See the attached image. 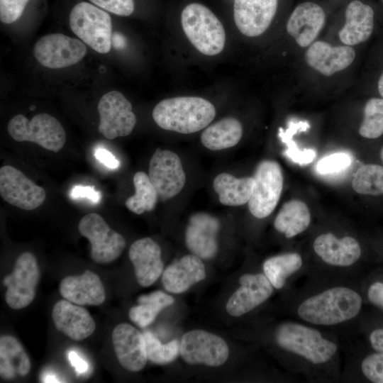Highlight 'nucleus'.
<instances>
[{
	"instance_id": "obj_1",
	"label": "nucleus",
	"mask_w": 383,
	"mask_h": 383,
	"mask_svg": "<svg viewBox=\"0 0 383 383\" xmlns=\"http://www.w3.org/2000/svg\"><path fill=\"white\" fill-rule=\"evenodd\" d=\"M216 109L208 100L198 96H177L160 101L152 116L161 128L189 134L206 128L214 118Z\"/></svg>"
},
{
	"instance_id": "obj_2",
	"label": "nucleus",
	"mask_w": 383,
	"mask_h": 383,
	"mask_svg": "<svg viewBox=\"0 0 383 383\" xmlns=\"http://www.w3.org/2000/svg\"><path fill=\"white\" fill-rule=\"evenodd\" d=\"M362 304V298L355 291L337 287L306 299L299 305L297 313L309 323L331 326L355 318Z\"/></svg>"
},
{
	"instance_id": "obj_3",
	"label": "nucleus",
	"mask_w": 383,
	"mask_h": 383,
	"mask_svg": "<svg viewBox=\"0 0 383 383\" xmlns=\"http://www.w3.org/2000/svg\"><path fill=\"white\" fill-rule=\"evenodd\" d=\"M184 32L191 43L201 53L216 55L223 49L226 33L216 15L205 6L192 3L181 14Z\"/></svg>"
},
{
	"instance_id": "obj_4",
	"label": "nucleus",
	"mask_w": 383,
	"mask_h": 383,
	"mask_svg": "<svg viewBox=\"0 0 383 383\" xmlns=\"http://www.w3.org/2000/svg\"><path fill=\"white\" fill-rule=\"evenodd\" d=\"M275 338L282 348L313 364L329 361L338 349L334 343L323 338L318 331L295 323L280 325Z\"/></svg>"
},
{
	"instance_id": "obj_5",
	"label": "nucleus",
	"mask_w": 383,
	"mask_h": 383,
	"mask_svg": "<svg viewBox=\"0 0 383 383\" xmlns=\"http://www.w3.org/2000/svg\"><path fill=\"white\" fill-rule=\"evenodd\" d=\"M7 131L16 141L34 143L55 152H59L66 142V133L60 121L45 113H38L31 120L17 114L9 121Z\"/></svg>"
},
{
	"instance_id": "obj_6",
	"label": "nucleus",
	"mask_w": 383,
	"mask_h": 383,
	"mask_svg": "<svg viewBox=\"0 0 383 383\" xmlns=\"http://www.w3.org/2000/svg\"><path fill=\"white\" fill-rule=\"evenodd\" d=\"M73 33L97 52L110 51L112 38L111 16L104 10L88 2L76 4L70 13Z\"/></svg>"
},
{
	"instance_id": "obj_7",
	"label": "nucleus",
	"mask_w": 383,
	"mask_h": 383,
	"mask_svg": "<svg viewBox=\"0 0 383 383\" xmlns=\"http://www.w3.org/2000/svg\"><path fill=\"white\" fill-rule=\"evenodd\" d=\"M253 177L249 211L253 216L264 218L273 212L279 201L284 182L282 167L274 160H262L257 165Z\"/></svg>"
},
{
	"instance_id": "obj_8",
	"label": "nucleus",
	"mask_w": 383,
	"mask_h": 383,
	"mask_svg": "<svg viewBox=\"0 0 383 383\" xmlns=\"http://www.w3.org/2000/svg\"><path fill=\"white\" fill-rule=\"evenodd\" d=\"M78 230L89 241L90 255L96 263L113 262L120 257L126 247L123 236L111 229L98 213H90L83 216L79 223Z\"/></svg>"
},
{
	"instance_id": "obj_9",
	"label": "nucleus",
	"mask_w": 383,
	"mask_h": 383,
	"mask_svg": "<svg viewBox=\"0 0 383 383\" xmlns=\"http://www.w3.org/2000/svg\"><path fill=\"white\" fill-rule=\"evenodd\" d=\"M40 278V270L35 257L29 252L21 254L14 264L12 272L3 279L7 289L5 300L13 309L28 306L34 299Z\"/></svg>"
},
{
	"instance_id": "obj_10",
	"label": "nucleus",
	"mask_w": 383,
	"mask_h": 383,
	"mask_svg": "<svg viewBox=\"0 0 383 383\" xmlns=\"http://www.w3.org/2000/svg\"><path fill=\"white\" fill-rule=\"evenodd\" d=\"M87 53L83 41L62 33H50L39 38L33 48L36 60L43 67L60 69L81 61Z\"/></svg>"
},
{
	"instance_id": "obj_11",
	"label": "nucleus",
	"mask_w": 383,
	"mask_h": 383,
	"mask_svg": "<svg viewBox=\"0 0 383 383\" xmlns=\"http://www.w3.org/2000/svg\"><path fill=\"white\" fill-rule=\"evenodd\" d=\"M99 132L113 140L128 135L136 123V116L131 102L118 91L104 94L99 101Z\"/></svg>"
},
{
	"instance_id": "obj_12",
	"label": "nucleus",
	"mask_w": 383,
	"mask_h": 383,
	"mask_svg": "<svg viewBox=\"0 0 383 383\" xmlns=\"http://www.w3.org/2000/svg\"><path fill=\"white\" fill-rule=\"evenodd\" d=\"M179 353L188 364L218 367L226 362L229 348L221 337L203 330H193L182 336Z\"/></svg>"
},
{
	"instance_id": "obj_13",
	"label": "nucleus",
	"mask_w": 383,
	"mask_h": 383,
	"mask_svg": "<svg viewBox=\"0 0 383 383\" xmlns=\"http://www.w3.org/2000/svg\"><path fill=\"white\" fill-rule=\"evenodd\" d=\"M149 178L161 200L178 194L186 182V175L179 157L171 150L157 148L150 158Z\"/></svg>"
},
{
	"instance_id": "obj_14",
	"label": "nucleus",
	"mask_w": 383,
	"mask_h": 383,
	"mask_svg": "<svg viewBox=\"0 0 383 383\" xmlns=\"http://www.w3.org/2000/svg\"><path fill=\"white\" fill-rule=\"evenodd\" d=\"M0 194L8 204L27 211L37 209L46 198L43 187L11 165L0 169Z\"/></svg>"
},
{
	"instance_id": "obj_15",
	"label": "nucleus",
	"mask_w": 383,
	"mask_h": 383,
	"mask_svg": "<svg viewBox=\"0 0 383 383\" xmlns=\"http://www.w3.org/2000/svg\"><path fill=\"white\" fill-rule=\"evenodd\" d=\"M240 287L227 301L226 309L233 316L247 313L265 302L272 294L273 286L265 274H245Z\"/></svg>"
},
{
	"instance_id": "obj_16",
	"label": "nucleus",
	"mask_w": 383,
	"mask_h": 383,
	"mask_svg": "<svg viewBox=\"0 0 383 383\" xmlns=\"http://www.w3.org/2000/svg\"><path fill=\"white\" fill-rule=\"evenodd\" d=\"M277 6L278 0H235V23L244 35L259 36L270 26Z\"/></svg>"
},
{
	"instance_id": "obj_17",
	"label": "nucleus",
	"mask_w": 383,
	"mask_h": 383,
	"mask_svg": "<svg viewBox=\"0 0 383 383\" xmlns=\"http://www.w3.org/2000/svg\"><path fill=\"white\" fill-rule=\"evenodd\" d=\"M111 340L120 365L130 372L143 370L147 362L143 334L128 323L117 325L112 331Z\"/></svg>"
},
{
	"instance_id": "obj_18",
	"label": "nucleus",
	"mask_w": 383,
	"mask_h": 383,
	"mask_svg": "<svg viewBox=\"0 0 383 383\" xmlns=\"http://www.w3.org/2000/svg\"><path fill=\"white\" fill-rule=\"evenodd\" d=\"M355 56L352 46L332 45L323 40H315L307 48L304 55L308 66L326 77L350 67Z\"/></svg>"
},
{
	"instance_id": "obj_19",
	"label": "nucleus",
	"mask_w": 383,
	"mask_h": 383,
	"mask_svg": "<svg viewBox=\"0 0 383 383\" xmlns=\"http://www.w3.org/2000/svg\"><path fill=\"white\" fill-rule=\"evenodd\" d=\"M220 229L219 221L206 213L192 215L185 231V243L189 250L201 259L213 257L218 251L216 236Z\"/></svg>"
},
{
	"instance_id": "obj_20",
	"label": "nucleus",
	"mask_w": 383,
	"mask_h": 383,
	"mask_svg": "<svg viewBox=\"0 0 383 383\" xmlns=\"http://www.w3.org/2000/svg\"><path fill=\"white\" fill-rule=\"evenodd\" d=\"M325 22L326 13L321 6L313 2H304L291 13L286 29L299 47L308 48L316 40Z\"/></svg>"
},
{
	"instance_id": "obj_21",
	"label": "nucleus",
	"mask_w": 383,
	"mask_h": 383,
	"mask_svg": "<svg viewBox=\"0 0 383 383\" xmlns=\"http://www.w3.org/2000/svg\"><path fill=\"white\" fill-rule=\"evenodd\" d=\"M52 318L57 330L75 341L88 338L96 328L93 318L86 309L66 299L55 304Z\"/></svg>"
},
{
	"instance_id": "obj_22",
	"label": "nucleus",
	"mask_w": 383,
	"mask_h": 383,
	"mask_svg": "<svg viewBox=\"0 0 383 383\" xmlns=\"http://www.w3.org/2000/svg\"><path fill=\"white\" fill-rule=\"evenodd\" d=\"M160 245L150 238L134 241L128 252L138 284L144 287L152 285L162 274L163 262Z\"/></svg>"
},
{
	"instance_id": "obj_23",
	"label": "nucleus",
	"mask_w": 383,
	"mask_h": 383,
	"mask_svg": "<svg viewBox=\"0 0 383 383\" xmlns=\"http://www.w3.org/2000/svg\"><path fill=\"white\" fill-rule=\"evenodd\" d=\"M59 291L65 299L80 306H99L106 299L105 288L100 277L88 270L80 275L64 277Z\"/></svg>"
},
{
	"instance_id": "obj_24",
	"label": "nucleus",
	"mask_w": 383,
	"mask_h": 383,
	"mask_svg": "<svg viewBox=\"0 0 383 383\" xmlns=\"http://www.w3.org/2000/svg\"><path fill=\"white\" fill-rule=\"evenodd\" d=\"M313 248L315 252L326 263L339 267L352 265L361 255V248L353 237L337 238L331 233L316 238Z\"/></svg>"
},
{
	"instance_id": "obj_25",
	"label": "nucleus",
	"mask_w": 383,
	"mask_h": 383,
	"mask_svg": "<svg viewBox=\"0 0 383 383\" xmlns=\"http://www.w3.org/2000/svg\"><path fill=\"white\" fill-rule=\"evenodd\" d=\"M345 16V24L338 33L343 45L353 47L370 38L374 26V13L370 6L353 0L347 6Z\"/></svg>"
},
{
	"instance_id": "obj_26",
	"label": "nucleus",
	"mask_w": 383,
	"mask_h": 383,
	"mask_svg": "<svg viewBox=\"0 0 383 383\" xmlns=\"http://www.w3.org/2000/svg\"><path fill=\"white\" fill-rule=\"evenodd\" d=\"M205 277L206 270L201 259L191 254L170 265L162 272V282L169 292L180 294Z\"/></svg>"
},
{
	"instance_id": "obj_27",
	"label": "nucleus",
	"mask_w": 383,
	"mask_h": 383,
	"mask_svg": "<svg viewBox=\"0 0 383 383\" xmlns=\"http://www.w3.org/2000/svg\"><path fill=\"white\" fill-rule=\"evenodd\" d=\"M254 184L253 177L237 178L226 172L218 174L213 182V187L218 195L219 201L228 206L248 203Z\"/></svg>"
},
{
	"instance_id": "obj_28",
	"label": "nucleus",
	"mask_w": 383,
	"mask_h": 383,
	"mask_svg": "<svg viewBox=\"0 0 383 383\" xmlns=\"http://www.w3.org/2000/svg\"><path fill=\"white\" fill-rule=\"evenodd\" d=\"M31 368L29 357L22 345L9 335L0 338V375L4 379L25 376Z\"/></svg>"
},
{
	"instance_id": "obj_29",
	"label": "nucleus",
	"mask_w": 383,
	"mask_h": 383,
	"mask_svg": "<svg viewBox=\"0 0 383 383\" xmlns=\"http://www.w3.org/2000/svg\"><path fill=\"white\" fill-rule=\"evenodd\" d=\"M242 135L240 122L235 118L227 117L206 128L201 135V142L211 150H221L238 144Z\"/></svg>"
},
{
	"instance_id": "obj_30",
	"label": "nucleus",
	"mask_w": 383,
	"mask_h": 383,
	"mask_svg": "<svg viewBox=\"0 0 383 383\" xmlns=\"http://www.w3.org/2000/svg\"><path fill=\"white\" fill-rule=\"evenodd\" d=\"M311 223V213L305 202L292 199L284 204L274 221V228L287 238L304 232Z\"/></svg>"
},
{
	"instance_id": "obj_31",
	"label": "nucleus",
	"mask_w": 383,
	"mask_h": 383,
	"mask_svg": "<svg viewBox=\"0 0 383 383\" xmlns=\"http://www.w3.org/2000/svg\"><path fill=\"white\" fill-rule=\"evenodd\" d=\"M174 299L171 296L157 290L138 297V304L128 311L130 319L140 328L151 324L158 313L165 308L172 305Z\"/></svg>"
},
{
	"instance_id": "obj_32",
	"label": "nucleus",
	"mask_w": 383,
	"mask_h": 383,
	"mask_svg": "<svg viewBox=\"0 0 383 383\" xmlns=\"http://www.w3.org/2000/svg\"><path fill=\"white\" fill-rule=\"evenodd\" d=\"M301 265L302 259L299 254L286 253L266 260L263 263V271L273 287L279 289L284 287L287 279Z\"/></svg>"
},
{
	"instance_id": "obj_33",
	"label": "nucleus",
	"mask_w": 383,
	"mask_h": 383,
	"mask_svg": "<svg viewBox=\"0 0 383 383\" xmlns=\"http://www.w3.org/2000/svg\"><path fill=\"white\" fill-rule=\"evenodd\" d=\"M133 182L135 192L126 200V208L135 214L152 211L159 196L148 174L141 171L137 172Z\"/></svg>"
},
{
	"instance_id": "obj_34",
	"label": "nucleus",
	"mask_w": 383,
	"mask_h": 383,
	"mask_svg": "<svg viewBox=\"0 0 383 383\" xmlns=\"http://www.w3.org/2000/svg\"><path fill=\"white\" fill-rule=\"evenodd\" d=\"M351 185L353 190L360 194L383 195V166L363 165L355 174Z\"/></svg>"
},
{
	"instance_id": "obj_35",
	"label": "nucleus",
	"mask_w": 383,
	"mask_h": 383,
	"mask_svg": "<svg viewBox=\"0 0 383 383\" xmlns=\"http://www.w3.org/2000/svg\"><path fill=\"white\" fill-rule=\"evenodd\" d=\"M359 133L368 139H375L383 134V98L373 97L367 101Z\"/></svg>"
},
{
	"instance_id": "obj_36",
	"label": "nucleus",
	"mask_w": 383,
	"mask_h": 383,
	"mask_svg": "<svg viewBox=\"0 0 383 383\" xmlns=\"http://www.w3.org/2000/svg\"><path fill=\"white\" fill-rule=\"evenodd\" d=\"M148 359L152 362L159 365L170 363L174 361L179 353L180 343L177 340L162 344L150 331L143 333Z\"/></svg>"
},
{
	"instance_id": "obj_37",
	"label": "nucleus",
	"mask_w": 383,
	"mask_h": 383,
	"mask_svg": "<svg viewBox=\"0 0 383 383\" xmlns=\"http://www.w3.org/2000/svg\"><path fill=\"white\" fill-rule=\"evenodd\" d=\"M352 158L346 152H335L321 159L316 165V170L320 174H332L349 167Z\"/></svg>"
},
{
	"instance_id": "obj_38",
	"label": "nucleus",
	"mask_w": 383,
	"mask_h": 383,
	"mask_svg": "<svg viewBox=\"0 0 383 383\" xmlns=\"http://www.w3.org/2000/svg\"><path fill=\"white\" fill-rule=\"evenodd\" d=\"M364 375L372 382L383 383V353L367 355L361 363Z\"/></svg>"
},
{
	"instance_id": "obj_39",
	"label": "nucleus",
	"mask_w": 383,
	"mask_h": 383,
	"mask_svg": "<svg viewBox=\"0 0 383 383\" xmlns=\"http://www.w3.org/2000/svg\"><path fill=\"white\" fill-rule=\"evenodd\" d=\"M29 0H0V19L4 23H11L22 15Z\"/></svg>"
},
{
	"instance_id": "obj_40",
	"label": "nucleus",
	"mask_w": 383,
	"mask_h": 383,
	"mask_svg": "<svg viewBox=\"0 0 383 383\" xmlns=\"http://www.w3.org/2000/svg\"><path fill=\"white\" fill-rule=\"evenodd\" d=\"M94 4L113 14L128 16L134 11L133 0H89Z\"/></svg>"
},
{
	"instance_id": "obj_41",
	"label": "nucleus",
	"mask_w": 383,
	"mask_h": 383,
	"mask_svg": "<svg viewBox=\"0 0 383 383\" xmlns=\"http://www.w3.org/2000/svg\"><path fill=\"white\" fill-rule=\"evenodd\" d=\"M282 140L287 145V149L285 151L287 156L294 162L299 165H308L313 162L316 157V152L311 149H304L301 150L290 139L289 136L285 137L281 135Z\"/></svg>"
},
{
	"instance_id": "obj_42",
	"label": "nucleus",
	"mask_w": 383,
	"mask_h": 383,
	"mask_svg": "<svg viewBox=\"0 0 383 383\" xmlns=\"http://www.w3.org/2000/svg\"><path fill=\"white\" fill-rule=\"evenodd\" d=\"M70 198L72 199H87L94 204H98L101 200V193L96 191L94 187L74 185L70 190Z\"/></svg>"
},
{
	"instance_id": "obj_43",
	"label": "nucleus",
	"mask_w": 383,
	"mask_h": 383,
	"mask_svg": "<svg viewBox=\"0 0 383 383\" xmlns=\"http://www.w3.org/2000/svg\"><path fill=\"white\" fill-rule=\"evenodd\" d=\"M94 155L96 160L111 170L118 168L120 165L116 157L105 148H98L95 150Z\"/></svg>"
},
{
	"instance_id": "obj_44",
	"label": "nucleus",
	"mask_w": 383,
	"mask_h": 383,
	"mask_svg": "<svg viewBox=\"0 0 383 383\" xmlns=\"http://www.w3.org/2000/svg\"><path fill=\"white\" fill-rule=\"evenodd\" d=\"M370 302L383 309V283L376 282L370 285L367 292Z\"/></svg>"
},
{
	"instance_id": "obj_45",
	"label": "nucleus",
	"mask_w": 383,
	"mask_h": 383,
	"mask_svg": "<svg viewBox=\"0 0 383 383\" xmlns=\"http://www.w3.org/2000/svg\"><path fill=\"white\" fill-rule=\"evenodd\" d=\"M68 358L78 374H83L87 371L88 364L76 352L70 351L68 354Z\"/></svg>"
},
{
	"instance_id": "obj_46",
	"label": "nucleus",
	"mask_w": 383,
	"mask_h": 383,
	"mask_svg": "<svg viewBox=\"0 0 383 383\" xmlns=\"http://www.w3.org/2000/svg\"><path fill=\"white\" fill-rule=\"evenodd\" d=\"M370 341L374 350L383 353V328L373 331L370 335Z\"/></svg>"
},
{
	"instance_id": "obj_47",
	"label": "nucleus",
	"mask_w": 383,
	"mask_h": 383,
	"mask_svg": "<svg viewBox=\"0 0 383 383\" xmlns=\"http://www.w3.org/2000/svg\"><path fill=\"white\" fill-rule=\"evenodd\" d=\"M113 42V45L115 48H122L123 47V44L125 45V41L122 35H120L119 40H118L117 38L113 35L111 38V43Z\"/></svg>"
},
{
	"instance_id": "obj_48",
	"label": "nucleus",
	"mask_w": 383,
	"mask_h": 383,
	"mask_svg": "<svg viewBox=\"0 0 383 383\" xmlns=\"http://www.w3.org/2000/svg\"><path fill=\"white\" fill-rule=\"evenodd\" d=\"M377 90L382 98H383V72L379 76L377 82Z\"/></svg>"
},
{
	"instance_id": "obj_49",
	"label": "nucleus",
	"mask_w": 383,
	"mask_h": 383,
	"mask_svg": "<svg viewBox=\"0 0 383 383\" xmlns=\"http://www.w3.org/2000/svg\"><path fill=\"white\" fill-rule=\"evenodd\" d=\"M43 382H59L55 376L52 374H46L43 379Z\"/></svg>"
},
{
	"instance_id": "obj_50",
	"label": "nucleus",
	"mask_w": 383,
	"mask_h": 383,
	"mask_svg": "<svg viewBox=\"0 0 383 383\" xmlns=\"http://www.w3.org/2000/svg\"><path fill=\"white\" fill-rule=\"evenodd\" d=\"M380 158H381L382 162H383V147L382 148L381 151H380Z\"/></svg>"
},
{
	"instance_id": "obj_51",
	"label": "nucleus",
	"mask_w": 383,
	"mask_h": 383,
	"mask_svg": "<svg viewBox=\"0 0 383 383\" xmlns=\"http://www.w3.org/2000/svg\"><path fill=\"white\" fill-rule=\"evenodd\" d=\"M382 2H383V0H382Z\"/></svg>"
}]
</instances>
